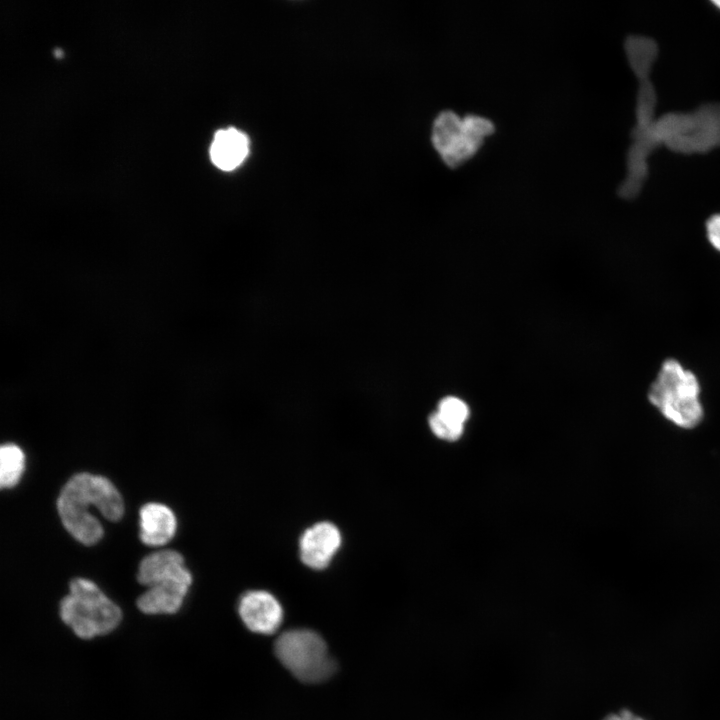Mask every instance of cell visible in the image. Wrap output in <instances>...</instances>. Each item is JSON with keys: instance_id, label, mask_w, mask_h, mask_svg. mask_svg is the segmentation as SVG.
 Segmentation results:
<instances>
[{"instance_id": "1", "label": "cell", "mask_w": 720, "mask_h": 720, "mask_svg": "<svg viewBox=\"0 0 720 720\" xmlns=\"http://www.w3.org/2000/svg\"><path fill=\"white\" fill-rule=\"evenodd\" d=\"M627 174L619 186L626 198L636 197L648 176L647 159L659 146L680 154L706 153L720 147V103H706L691 112H669L646 128L632 129Z\"/></svg>"}, {"instance_id": "2", "label": "cell", "mask_w": 720, "mask_h": 720, "mask_svg": "<svg viewBox=\"0 0 720 720\" xmlns=\"http://www.w3.org/2000/svg\"><path fill=\"white\" fill-rule=\"evenodd\" d=\"M91 505L110 521L120 520L124 513L123 499L107 478L89 473L74 475L62 488L57 508L66 530L84 545H93L103 536L101 523L89 511Z\"/></svg>"}, {"instance_id": "3", "label": "cell", "mask_w": 720, "mask_h": 720, "mask_svg": "<svg viewBox=\"0 0 720 720\" xmlns=\"http://www.w3.org/2000/svg\"><path fill=\"white\" fill-rule=\"evenodd\" d=\"M138 582L147 590L137 599L144 614H174L182 606L192 583L183 556L174 550L154 552L141 561Z\"/></svg>"}, {"instance_id": "4", "label": "cell", "mask_w": 720, "mask_h": 720, "mask_svg": "<svg viewBox=\"0 0 720 720\" xmlns=\"http://www.w3.org/2000/svg\"><path fill=\"white\" fill-rule=\"evenodd\" d=\"M699 394L696 375L677 360L667 359L648 390V400L674 425L692 429L704 416Z\"/></svg>"}, {"instance_id": "5", "label": "cell", "mask_w": 720, "mask_h": 720, "mask_svg": "<svg viewBox=\"0 0 720 720\" xmlns=\"http://www.w3.org/2000/svg\"><path fill=\"white\" fill-rule=\"evenodd\" d=\"M59 615L77 637L86 640L114 631L122 619L119 606L85 578L71 581L69 593L60 601Z\"/></svg>"}, {"instance_id": "6", "label": "cell", "mask_w": 720, "mask_h": 720, "mask_svg": "<svg viewBox=\"0 0 720 720\" xmlns=\"http://www.w3.org/2000/svg\"><path fill=\"white\" fill-rule=\"evenodd\" d=\"M495 131V124L487 117L445 109L433 120L431 140L442 160L451 168L471 158L482 145L485 137Z\"/></svg>"}, {"instance_id": "7", "label": "cell", "mask_w": 720, "mask_h": 720, "mask_svg": "<svg viewBox=\"0 0 720 720\" xmlns=\"http://www.w3.org/2000/svg\"><path fill=\"white\" fill-rule=\"evenodd\" d=\"M275 654L297 679L317 683L326 680L335 670L324 639L308 629L282 633L275 642Z\"/></svg>"}, {"instance_id": "8", "label": "cell", "mask_w": 720, "mask_h": 720, "mask_svg": "<svg viewBox=\"0 0 720 720\" xmlns=\"http://www.w3.org/2000/svg\"><path fill=\"white\" fill-rule=\"evenodd\" d=\"M343 537L330 521H319L306 528L298 541L299 557L308 568H327L340 550Z\"/></svg>"}, {"instance_id": "9", "label": "cell", "mask_w": 720, "mask_h": 720, "mask_svg": "<svg viewBox=\"0 0 720 720\" xmlns=\"http://www.w3.org/2000/svg\"><path fill=\"white\" fill-rule=\"evenodd\" d=\"M238 613L244 625L252 632L272 634L283 621V607L269 591L249 590L238 602Z\"/></svg>"}, {"instance_id": "10", "label": "cell", "mask_w": 720, "mask_h": 720, "mask_svg": "<svg viewBox=\"0 0 720 720\" xmlns=\"http://www.w3.org/2000/svg\"><path fill=\"white\" fill-rule=\"evenodd\" d=\"M249 151L248 136L236 128L229 127L215 133L210 146V158L217 168L232 171L245 161Z\"/></svg>"}, {"instance_id": "11", "label": "cell", "mask_w": 720, "mask_h": 720, "mask_svg": "<svg viewBox=\"0 0 720 720\" xmlns=\"http://www.w3.org/2000/svg\"><path fill=\"white\" fill-rule=\"evenodd\" d=\"M140 539L148 546H161L169 542L176 531V518L172 510L160 503H147L140 509Z\"/></svg>"}, {"instance_id": "12", "label": "cell", "mask_w": 720, "mask_h": 720, "mask_svg": "<svg viewBox=\"0 0 720 720\" xmlns=\"http://www.w3.org/2000/svg\"><path fill=\"white\" fill-rule=\"evenodd\" d=\"M624 48L628 63L638 81L649 79L658 56L656 41L646 36L631 35L626 38Z\"/></svg>"}, {"instance_id": "13", "label": "cell", "mask_w": 720, "mask_h": 720, "mask_svg": "<svg viewBox=\"0 0 720 720\" xmlns=\"http://www.w3.org/2000/svg\"><path fill=\"white\" fill-rule=\"evenodd\" d=\"M25 466L23 451L15 444H5L0 448V485L2 488L15 486Z\"/></svg>"}, {"instance_id": "14", "label": "cell", "mask_w": 720, "mask_h": 720, "mask_svg": "<svg viewBox=\"0 0 720 720\" xmlns=\"http://www.w3.org/2000/svg\"><path fill=\"white\" fill-rule=\"evenodd\" d=\"M638 82L639 87L635 105L636 123L633 128L643 129L655 120L657 96L650 78Z\"/></svg>"}, {"instance_id": "15", "label": "cell", "mask_w": 720, "mask_h": 720, "mask_svg": "<svg viewBox=\"0 0 720 720\" xmlns=\"http://www.w3.org/2000/svg\"><path fill=\"white\" fill-rule=\"evenodd\" d=\"M428 423L438 438L448 441L459 439L464 430V424L451 421L437 411L429 416Z\"/></svg>"}, {"instance_id": "16", "label": "cell", "mask_w": 720, "mask_h": 720, "mask_svg": "<svg viewBox=\"0 0 720 720\" xmlns=\"http://www.w3.org/2000/svg\"><path fill=\"white\" fill-rule=\"evenodd\" d=\"M437 412L447 419L464 424L469 417L467 404L455 396H447L440 400Z\"/></svg>"}, {"instance_id": "17", "label": "cell", "mask_w": 720, "mask_h": 720, "mask_svg": "<svg viewBox=\"0 0 720 720\" xmlns=\"http://www.w3.org/2000/svg\"><path fill=\"white\" fill-rule=\"evenodd\" d=\"M706 233L711 245L720 252V213L712 215L707 220Z\"/></svg>"}, {"instance_id": "18", "label": "cell", "mask_w": 720, "mask_h": 720, "mask_svg": "<svg viewBox=\"0 0 720 720\" xmlns=\"http://www.w3.org/2000/svg\"><path fill=\"white\" fill-rule=\"evenodd\" d=\"M603 720H646L629 709H622L607 715Z\"/></svg>"}, {"instance_id": "19", "label": "cell", "mask_w": 720, "mask_h": 720, "mask_svg": "<svg viewBox=\"0 0 720 720\" xmlns=\"http://www.w3.org/2000/svg\"><path fill=\"white\" fill-rule=\"evenodd\" d=\"M713 4L720 10V0L713 1Z\"/></svg>"}]
</instances>
